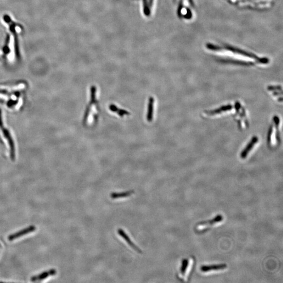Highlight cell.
Returning a JSON list of instances; mask_svg holds the SVG:
<instances>
[{
  "label": "cell",
  "instance_id": "obj_1",
  "mask_svg": "<svg viewBox=\"0 0 283 283\" xmlns=\"http://www.w3.org/2000/svg\"><path fill=\"white\" fill-rule=\"evenodd\" d=\"M205 48L210 53L217 58L228 63L244 66L266 65L269 60L233 46L208 43Z\"/></svg>",
  "mask_w": 283,
  "mask_h": 283
},
{
  "label": "cell",
  "instance_id": "obj_2",
  "mask_svg": "<svg viewBox=\"0 0 283 283\" xmlns=\"http://www.w3.org/2000/svg\"><path fill=\"white\" fill-rule=\"evenodd\" d=\"M233 5L242 9L263 10L270 9L274 0H228Z\"/></svg>",
  "mask_w": 283,
  "mask_h": 283
},
{
  "label": "cell",
  "instance_id": "obj_3",
  "mask_svg": "<svg viewBox=\"0 0 283 283\" xmlns=\"http://www.w3.org/2000/svg\"><path fill=\"white\" fill-rule=\"evenodd\" d=\"M177 6V14L180 19L191 21L195 15V7L193 0H174Z\"/></svg>",
  "mask_w": 283,
  "mask_h": 283
},
{
  "label": "cell",
  "instance_id": "obj_4",
  "mask_svg": "<svg viewBox=\"0 0 283 283\" xmlns=\"http://www.w3.org/2000/svg\"><path fill=\"white\" fill-rule=\"evenodd\" d=\"M223 220V215H217L216 217H215L214 218L211 220L207 221H203V222L198 223L196 228L198 230H199V231L208 229L210 227L222 222Z\"/></svg>",
  "mask_w": 283,
  "mask_h": 283
},
{
  "label": "cell",
  "instance_id": "obj_5",
  "mask_svg": "<svg viewBox=\"0 0 283 283\" xmlns=\"http://www.w3.org/2000/svg\"><path fill=\"white\" fill-rule=\"evenodd\" d=\"M0 127L1 128L2 130L3 131L4 136L5 137L6 139H8L9 144H10V148H11V155L12 160H14L15 159V148H14V144L13 141L12 139L11 136L10 135V133L7 129H5L3 127V122H2V118H1V112L0 110Z\"/></svg>",
  "mask_w": 283,
  "mask_h": 283
},
{
  "label": "cell",
  "instance_id": "obj_6",
  "mask_svg": "<svg viewBox=\"0 0 283 283\" xmlns=\"http://www.w3.org/2000/svg\"><path fill=\"white\" fill-rule=\"evenodd\" d=\"M118 233L119 236H121L122 238H123L126 241V242L129 244L130 247L134 249V251L137 252V253H142V251L141 249H140L138 247H137L136 245H135V244L129 238V236L126 233V232L124 230H122L121 229H119L118 230Z\"/></svg>",
  "mask_w": 283,
  "mask_h": 283
},
{
  "label": "cell",
  "instance_id": "obj_7",
  "mask_svg": "<svg viewBox=\"0 0 283 283\" xmlns=\"http://www.w3.org/2000/svg\"><path fill=\"white\" fill-rule=\"evenodd\" d=\"M192 261V260L184 259L182 261L181 266L180 269V275L181 278H185L188 275V273L191 268Z\"/></svg>",
  "mask_w": 283,
  "mask_h": 283
},
{
  "label": "cell",
  "instance_id": "obj_8",
  "mask_svg": "<svg viewBox=\"0 0 283 283\" xmlns=\"http://www.w3.org/2000/svg\"><path fill=\"white\" fill-rule=\"evenodd\" d=\"M35 227L34 226H29V228H26L24 230H21L19 232H16V233L13 234L12 235H10L8 239L10 241H13L14 240L17 239L19 238H20L21 236H25L26 234L29 233L30 232H32L34 231L35 230Z\"/></svg>",
  "mask_w": 283,
  "mask_h": 283
},
{
  "label": "cell",
  "instance_id": "obj_9",
  "mask_svg": "<svg viewBox=\"0 0 283 283\" xmlns=\"http://www.w3.org/2000/svg\"><path fill=\"white\" fill-rule=\"evenodd\" d=\"M227 267L226 264H214L210 265H203L200 268L201 271L202 272H209L213 271H219L225 270Z\"/></svg>",
  "mask_w": 283,
  "mask_h": 283
},
{
  "label": "cell",
  "instance_id": "obj_10",
  "mask_svg": "<svg viewBox=\"0 0 283 283\" xmlns=\"http://www.w3.org/2000/svg\"><path fill=\"white\" fill-rule=\"evenodd\" d=\"M56 274V271L54 269H51L46 272H43L38 275L35 276L31 278V281H40L48 278L50 276L55 275Z\"/></svg>",
  "mask_w": 283,
  "mask_h": 283
},
{
  "label": "cell",
  "instance_id": "obj_11",
  "mask_svg": "<svg viewBox=\"0 0 283 283\" xmlns=\"http://www.w3.org/2000/svg\"><path fill=\"white\" fill-rule=\"evenodd\" d=\"M155 0H144V11L146 15H150L154 8Z\"/></svg>",
  "mask_w": 283,
  "mask_h": 283
},
{
  "label": "cell",
  "instance_id": "obj_12",
  "mask_svg": "<svg viewBox=\"0 0 283 283\" xmlns=\"http://www.w3.org/2000/svg\"><path fill=\"white\" fill-rule=\"evenodd\" d=\"M134 193V190H129L125 192H113L110 194V198L112 199H116L119 198H126L131 196L132 194Z\"/></svg>",
  "mask_w": 283,
  "mask_h": 283
},
{
  "label": "cell",
  "instance_id": "obj_13",
  "mask_svg": "<svg viewBox=\"0 0 283 283\" xmlns=\"http://www.w3.org/2000/svg\"><path fill=\"white\" fill-rule=\"evenodd\" d=\"M0 143H3V142H2V140L1 139V137H0Z\"/></svg>",
  "mask_w": 283,
  "mask_h": 283
}]
</instances>
